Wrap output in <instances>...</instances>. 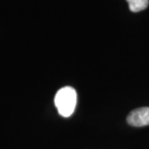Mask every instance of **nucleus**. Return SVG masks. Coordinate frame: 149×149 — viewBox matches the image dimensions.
Instances as JSON below:
<instances>
[{"mask_svg":"<svg viewBox=\"0 0 149 149\" xmlns=\"http://www.w3.org/2000/svg\"><path fill=\"white\" fill-rule=\"evenodd\" d=\"M129 9L133 13H138L146 9L148 6V0H127Z\"/></svg>","mask_w":149,"mask_h":149,"instance_id":"obj_3","label":"nucleus"},{"mask_svg":"<svg viewBox=\"0 0 149 149\" xmlns=\"http://www.w3.org/2000/svg\"><path fill=\"white\" fill-rule=\"evenodd\" d=\"M77 101L76 92L72 87L65 86L59 90L55 97V104L59 113L63 117H70L74 110Z\"/></svg>","mask_w":149,"mask_h":149,"instance_id":"obj_1","label":"nucleus"},{"mask_svg":"<svg viewBox=\"0 0 149 149\" xmlns=\"http://www.w3.org/2000/svg\"><path fill=\"white\" fill-rule=\"evenodd\" d=\"M127 122L133 127H144L149 125V107H142L129 113Z\"/></svg>","mask_w":149,"mask_h":149,"instance_id":"obj_2","label":"nucleus"}]
</instances>
